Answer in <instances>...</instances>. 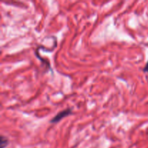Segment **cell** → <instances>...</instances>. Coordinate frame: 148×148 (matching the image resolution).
I'll return each mask as SVG.
<instances>
[{
    "label": "cell",
    "mask_w": 148,
    "mask_h": 148,
    "mask_svg": "<svg viewBox=\"0 0 148 148\" xmlns=\"http://www.w3.org/2000/svg\"><path fill=\"white\" fill-rule=\"evenodd\" d=\"M8 144V140L6 137H4L1 136V139H0V145H1V148H4Z\"/></svg>",
    "instance_id": "obj_2"
},
{
    "label": "cell",
    "mask_w": 148,
    "mask_h": 148,
    "mask_svg": "<svg viewBox=\"0 0 148 148\" xmlns=\"http://www.w3.org/2000/svg\"><path fill=\"white\" fill-rule=\"evenodd\" d=\"M72 113V109L71 108H67V109H65L64 111H60L59 113H58L51 120V123H57L60 121L61 119H62L64 117L67 116L69 114H71Z\"/></svg>",
    "instance_id": "obj_1"
},
{
    "label": "cell",
    "mask_w": 148,
    "mask_h": 148,
    "mask_svg": "<svg viewBox=\"0 0 148 148\" xmlns=\"http://www.w3.org/2000/svg\"><path fill=\"white\" fill-rule=\"evenodd\" d=\"M143 71H144L145 72H148V62H147V64H146V65H145V66L144 67V69H143Z\"/></svg>",
    "instance_id": "obj_3"
}]
</instances>
